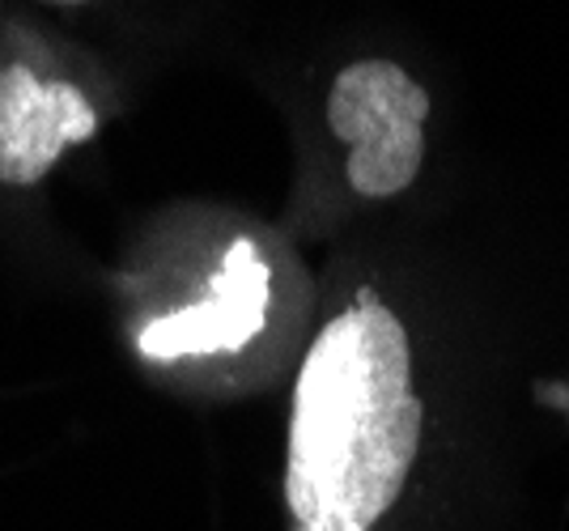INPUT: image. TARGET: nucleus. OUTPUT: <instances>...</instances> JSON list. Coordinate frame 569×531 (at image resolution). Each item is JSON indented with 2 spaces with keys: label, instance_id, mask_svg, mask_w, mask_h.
Instances as JSON below:
<instances>
[{
  "label": "nucleus",
  "instance_id": "1",
  "mask_svg": "<svg viewBox=\"0 0 569 531\" xmlns=\"http://www.w3.org/2000/svg\"><path fill=\"white\" fill-rule=\"evenodd\" d=\"M421 434L408 328L375 290H357L298 365L284 447L293 528L375 531L403 498Z\"/></svg>",
  "mask_w": 569,
  "mask_h": 531
},
{
  "label": "nucleus",
  "instance_id": "2",
  "mask_svg": "<svg viewBox=\"0 0 569 531\" xmlns=\"http://www.w3.org/2000/svg\"><path fill=\"white\" fill-rule=\"evenodd\" d=\"M429 94L396 60H353L328 94V128L349 146L345 179L366 200L412 188L426 162Z\"/></svg>",
  "mask_w": 569,
  "mask_h": 531
},
{
  "label": "nucleus",
  "instance_id": "3",
  "mask_svg": "<svg viewBox=\"0 0 569 531\" xmlns=\"http://www.w3.org/2000/svg\"><path fill=\"white\" fill-rule=\"evenodd\" d=\"M94 137L98 111L81 86L39 77L30 64L0 69V188L43 183L69 149Z\"/></svg>",
  "mask_w": 569,
  "mask_h": 531
},
{
  "label": "nucleus",
  "instance_id": "4",
  "mask_svg": "<svg viewBox=\"0 0 569 531\" xmlns=\"http://www.w3.org/2000/svg\"><path fill=\"white\" fill-rule=\"evenodd\" d=\"M263 314H268V264L256 242L238 239L226 251V264L217 272L209 298L153 319L141 332V349L158 362L234 353L247 340H256Z\"/></svg>",
  "mask_w": 569,
  "mask_h": 531
},
{
  "label": "nucleus",
  "instance_id": "5",
  "mask_svg": "<svg viewBox=\"0 0 569 531\" xmlns=\"http://www.w3.org/2000/svg\"><path fill=\"white\" fill-rule=\"evenodd\" d=\"M43 4H60V9H72V4H90V0H43Z\"/></svg>",
  "mask_w": 569,
  "mask_h": 531
}]
</instances>
